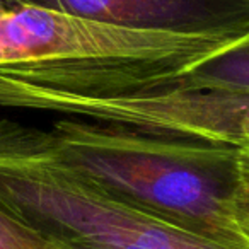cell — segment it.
<instances>
[{"mask_svg":"<svg viewBox=\"0 0 249 249\" xmlns=\"http://www.w3.org/2000/svg\"><path fill=\"white\" fill-rule=\"evenodd\" d=\"M234 218L239 232L249 242V157L241 152V183L234 200Z\"/></svg>","mask_w":249,"mask_h":249,"instance_id":"8","label":"cell"},{"mask_svg":"<svg viewBox=\"0 0 249 249\" xmlns=\"http://www.w3.org/2000/svg\"><path fill=\"white\" fill-rule=\"evenodd\" d=\"M0 205L67 249H232L104 196L67 169L50 132L0 120Z\"/></svg>","mask_w":249,"mask_h":249,"instance_id":"3","label":"cell"},{"mask_svg":"<svg viewBox=\"0 0 249 249\" xmlns=\"http://www.w3.org/2000/svg\"><path fill=\"white\" fill-rule=\"evenodd\" d=\"M2 107L45 111L77 120L130 126L149 133L229 143H249V90L186 86L181 80L142 94L109 99L16 94L0 99Z\"/></svg>","mask_w":249,"mask_h":249,"instance_id":"4","label":"cell"},{"mask_svg":"<svg viewBox=\"0 0 249 249\" xmlns=\"http://www.w3.org/2000/svg\"><path fill=\"white\" fill-rule=\"evenodd\" d=\"M11 9H14V5L9 0H0V11H11Z\"/></svg>","mask_w":249,"mask_h":249,"instance_id":"9","label":"cell"},{"mask_svg":"<svg viewBox=\"0 0 249 249\" xmlns=\"http://www.w3.org/2000/svg\"><path fill=\"white\" fill-rule=\"evenodd\" d=\"M121 28L178 35L227 36L249 33V0H9Z\"/></svg>","mask_w":249,"mask_h":249,"instance_id":"5","label":"cell"},{"mask_svg":"<svg viewBox=\"0 0 249 249\" xmlns=\"http://www.w3.org/2000/svg\"><path fill=\"white\" fill-rule=\"evenodd\" d=\"M48 132L60 162L104 196L227 248L249 249L234 218L239 147L77 118Z\"/></svg>","mask_w":249,"mask_h":249,"instance_id":"1","label":"cell"},{"mask_svg":"<svg viewBox=\"0 0 249 249\" xmlns=\"http://www.w3.org/2000/svg\"><path fill=\"white\" fill-rule=\"evenodd\" d=\"M181 82L196 87L249 90V33L227 50L191 69Z\"/></svg>","mask_w":249,"mask_h":249,"instance_id":"6","label":"cell"},{"mask_svg":"<svg viewBox=\"0 0 249 249\" xmlns=\"http://www.w3.org/2000/svg\"><path fill=\"white\" fill-rule=\"evenodd\" d=\"M0 249H67L0 205Z\"/></svg>","mask_w":249,"mask_h":249,"instance_id":"7","label":"cell"},{"mask_svg":"<svg viewBox=\"0 0 249 249\" xmlns=\"http://www.w3.org/2000/svg\"><path fill=\"white\" fill-rule=\"evenodd\" d=\"M239 39L121 28L39 7L0 11V99H109L181 80Z\"/></svg>","mask_w":249,"mask_h":249,"instance_id":"2","label":"cell"},{"mask_svg":"<svg viewBox=\"0 0 249 249\" xmlns=\"http://www.w3.org/2000/svg\"><path fill=\"white\" fill-rule=\"evenodd\" d=\"M241 152L244 154V156H248V157H249V143H248V145H244V147H242V149H241Z\"/></svg>","mask_w":249,"mask_h":249,"instance_id":"10","label":"cell"}]
</instances>
